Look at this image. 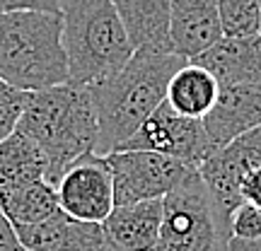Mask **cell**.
Wrapping results in <instances>:
<instances>
[{"instance_id":"obj_1","label":"cell","mask_w":261,"mask_h":251,"mask_svg":"<svg viewBox=\"0 0 261 251\" xmlns=\"http://www.w3.org/2000/svg\"><path fill=\"white\" fill-rule=\"evenodd\" d=\"M187 58L174 51L136 48L128 63L112 77L90 87L99 123L94 155H109L140 128L167 99V87Z\"/></svg>"},{"instance_id":"obj_2","label":"cell","mask_w":261,"mask_h":251,"mask_svg":"<svg viewBox=\"0 0 261 251\" xmlns=\"http://www.w3.org/2000/svg\"><path fill=\"white\" fill-rule=\"evenodd\" d=\"M17 128L44 150L51 167L48 179L56 186L75 159L97 150L99 123L90 87L61 82L27 92Z\"/></svg>"},{"instance_id":"obj_3","label":"cell","mask_w":261,"mask_h":251,"mask_svg":"<svg viewBox=\"0 0 261 251\" xmlns=\"http://www.w3.org/2000/svg\"><path fill=\"white\" fill-rule=\"evenodd\" d=\"M0 77L22 92L68 82L61 12H0Z\"/></svg>"},{"instance_id":"obj_4","label":"cell","mask_w":261,"mask_h":251,"mask_svg":"<svg viewBox=\"0 0 261 251\" xmlns=\"http://www.w3.org/2000/svg\"><path fill=\"white\" fill-rule=\"evenodd\" d=\"M61 17L68 82L92 87L119 73L136 51L114 0H65Z\"/></svg>"},{"instance_id":"obj_5","label":"cell","mask_w":261,"mask_h":251,"mask_svg":"<svg viewBox=\"0 0 261 251\" xmlns=\"http://www.w3.org/2000/svg\"><path fill=\"white\" fill-rule=\"evenodd\" d=\"M230 217L208 191L198 167L162 198L155 251H227Z\"/></svg>"},{"instance_id":"obj_6","label":"cell","mask_w":261,"mask_h":251,"mask_svg":"<svg viewBox=\"0 0 261 251\" xmlns=\"http://www.w3.org/2000/svg\"><path fill=\"white\" fill-rule=\"evenodd\" d=\"M104 157L114 177L116 205L165 198L181 179L196 169L184 159L155 150H114Z\"/></svg>"},{"instance_id":"obj_7","label":"cell","mask_w":261,"mask_h":251,"mask_svg":"<svg viewBox=\"0 0 261 251\" xmlns=\"http://www.w3.org/2000/svg\"><path fill=\"white\" fill-rule=\"evenodd\" d=\"M116 150H155L198 167L205 157L215 152V145L208 138L203 119L179 114L165 99L140 123V128Z\"/></svg>"},{"instance_id":"obj_8","label":"cell","mask_w":261,"mask_h":251,"mask_svg":"<svg viewBox=\"0 0 261 251\" xmlns=\"http://www.w3.org/2000/svg\"><path fill=\"white\" fill-rule=\"evenodd\" d=\"M58 203L80 220L102 222L114 210V177L104 155H83L65 169L56 184Z\"/></svg>"},{"instance_id":"obj_9","label":"cell","mask_w":261,"mask_h":251,"mask_svg":"<svg viewBox=\"0 0 261 251\" xmlns=\"http://www.w3.org/2000/svg\"><path fill=\"white\" fill-rule=\"evenodd\" d=\"M256 167H261V123L218 148L198 164V172L223 213L232 217L237 205H242L240 184L244 174Z\"/></svg>"},{"instance_id":"obj_10","label":"cell","mask_w":261,"mask_h":251,"mask_svg":"<svg viewBox=\"0 0 261 251\" xmlns=\"http://www.w3.org/2000/svg\"><path fill=\"white\" fill-rule=\"evenodd\" d=\"M24 251H104L102 222L80 220L58 208L54 215L34 225H17Z\"/></svg>"},{"instance_id":"obj_11","label":"cell","mask_w":261,"mask_h":251,"mask_svg":"<svg viewBox=\"0 0 261 251\" xmlns=\"http://www.w3.org/2000/svg\"><path fill=\"white\" fill-rule=\"evenodd\" d=\"M261 123V82L220 85L218 99L203 116L215 150Z\"/></svg>"},{"instance_id":"obj_12","label":"cell","mask_w":261,"mask_h":251,"mask_svg":"<svg viewBox=\"0 0 261 251\" xmlns=\"http://www.w3.org/2000/svg\"><path fill=\"white\" fill-rule=\"evenodd\" d=\"M162 225V198L114 205L102 220L104 251H155Z\"/></svg>"},{"instance_id":"obj_13","label":"cell","mask_w":261,"mask_h":251,"mask_svg":"<svg viewBox=\"0 0 261 251\" xmlns=\"http://www.w3.org/2000/svg\"><path fill=\"white\" fill-rule=\"evenodd\" d=\"M220 37L225 34L220 24L218 0H172L169 39L174 53L194 61Z\"/></svg>"},{"instance_id":"obj_14","label":"cell","mask_w":261,"mask_h":251,"mask_svg":"<svg viewBox=\"0 0 261 251\" xmlns=\"http://www.w3.org/2000/svg\"><path fill=\"white\" fill-rule=\"evenodd\" d=\"M194 63L211 70L218 85L261 82V34L220 37Z\"/></svg>"},{"instance_id":"obj_15","label":"cell","mask_w":261,"mask_h":251,"mask_svg":"<svg viewBox=\"0 0 261 251\" xmlns=\"http://www.w3.org/2000/svg\"><path fill=\"white\" fill-rule=\"evenodd\" d=\"M114 8L136 48L172 51V0H114Z\"/></svg>"},{"instance_id":"obj_16","label":"cell","mask_w":261,"mask_h":251,"mask_svg":"<svg viewBox=\"0 0 261 251\" xmlns=\"http://www.w3.org/2000/svg\"><path fill=\"white\" fill-rule=\"evenodd\" d=\"M48 172V157L27 133L15 128L8 138L0 140V196L39 179L51 184Z\"/></svg>"},{"instance_id":"obj_17","label":"cell","mask_w":261,"mask_h":251,"mask_svg":"<svg viewBox=\"0 0 261 251\" xmlns=\"http://www.w3.org/2000/svg\"><path fill=\"white\" fill-rule=\"evenodd\" d=\"M218 90L220 85L211 70H205L203 65L194 63V61H187L169 80L167 102L179 114L203 119L218 99Z\"/></svg>"},{"instance_id":"obj_18","label":"cell","mask_w":261,"mask_h":251,"mask_svg":"<svg viewBox=\"0 0 261 251\" xmlns=\"http://www.w3.org/2000/svg\"><path fill=\"white\" fill-rule=\"evenodd\" d=\"M0 208L17 227V225L41 222L44 217L56 213L61 203H58L56 186L48 184L46 179H39V181L24 184L10 193L0 196Z\"/></svg>"},{"instance_id":"obj_19","label":"cell","mask_w":261,"mask_h":251,"mask_svg":"<svg viewBox=\"0 0 261 251\" xmlns=\"http://www.w3.org/2000/svg\"><path fill=\"white\" fill-rule=\"evenodd\" d=\"M225 37L259 34V0H218Z\"/></svg>"},{"instance_id":"obj_20","label":"cell","mask_w":261,"mask_h":251,"mask_svg":"<svg viewBox=\"0 0 261 251\" xmlns=\"http://www.w3.org/2000/svg\"><path fill=\"white\" fill-rule=\"evenodd\" d=\"M24 102H27V92L12 87L0 77V140L8 138L10 133L17 128Z\"/></svg>"},{"instance_id":"obj_21","label":"cell","mask_w":261,"mask_h":251,"mask_svg":"<svg viewBox=\"0 0 261 251\" xmlns=\"http://www.w3.org/2000/svg\"><path fill=\"white\" fill-rule=\"evenodd\" d=\"M230 232H232V237H242V239L261 237V205H237V210L230 217Z\"/></svg>"},{"instance_id":"obj_22","label":"cell","mask_w":261,"mask_h":251,"mask_svg":"<svg viewBox=\"0 0 261 251\" xmlns=\"http://www.w3.org/2000/svg\"><path fill=\"white\" fill-rule=\"evenodd\" d=\"M65 0H0V12L39 10V12H61Z\"/></svg>"},{"instance_id":"obj_23","label":"cell","mask_w":261,"mask_h":251,"mask_svg":"<svg viewBox=\"0 0 261 251\" xmlns=\"http://www.w3.org/2000/svg\"><path fill=\"white\" fill-rule=\"evenodd\" d=\"M240 196H242V203L261 205V167L244 174L242 184H240Z\"/></svg>"},{"instance_id":"obj_24","label":"cell","mask_w":261,"mask_h":251,"mask_svg":"<svg viewBox=\"0 0 261 251\" xmlns=\"http://www.w3.org/2000/svg\"><path fill=\"white\" fill-rule=\"evenodd\" d=\"M0 251H24L15 225H12L8 215L3 213V208H0Z\"/></svg>"},{"instance_id":"obj_25","label":"cell","mask_w":261,"mask_h":251,"mask_svg":"<svg viewBox=\"0 0 261 251\" xmlns=\"http://www.w3.org/2000/svg\"><path fill=\"white\" fill-rule=\"evenodd\" d=\"M227 251H261V237H256V239H242V237H230Z\"/></svg>"},{"instance_id":"obj_26","label":"cell","mask_w":261,"mask_h":251,"mask_svg":"<svg viewBox=\"0 0 261 251\" xmlns=\"http://www.w3.org/2000/svg\"><path fill=\"white\" fill-rule=\"evenodd\" d=\"M259 34H261V0H259Z\"/></svg>"}]
</instances>
